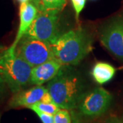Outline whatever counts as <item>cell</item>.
Segmentation results:
<instances>
[{"label":"cell","mask_w":123,"mask_h":123,"mask_svg":"<svg viewBox=\"0 0 123 123\" xmlns=\"http://www.w3.org/2000/svg\"><path fill=\"white\" fill-rule=\"evenodd\" d=\"M47 90L53 103L60 109L77 108L84 94L83 80L70 66L63 65L57 75L47 84Z\"/></svg>","instance_id":"cell-1"},{"label":"cell","mask_w":123,"mask_h":123,"mask_svg":"<svg viewBox=\"0 0 123 123\" xmlns=\"http://www.w3.org/2000/svg\"><path fill=\"white\" fill-rule=\"evenodd\" d=\"M92 43L90 36L84 29L68 31L51 44L54 59L62 65H77L91 51Z\"/></svg>","instance_id":"cell-2"},{"label":"cell","mask_w":123,"mask_h":123,"mask_svg":"<svg viewBox=\"0 0 123 123\" xmlns=\"http://www.w3.org/2000/svg\"><path fill=\"white\" fill-rule=\"evenodd\" d=\"M31 70L32 67L18 56L16 51L8 48L0 55V74L14 94L30 81Z\"/></svg>","instance_id":"cell-3"},{"label":"cell","mask_w":123,"mask_h":123,"mask_svg":"<svg viewBox=\"0 0 123 123\" xmlns=\"http://www.w3.org/2000/svg\"><path fill=\"white\" fill-rule=\"evenodd\" d=\"M58 13L55 12H38L23 37L53 44L60 36Z\"/></svg>","instance_id":"cell-4"},{"label":"cell","mask_w":123,"mask_h":123,"mask_svg":"<svg viewBox=\"0 0 123 123\" xmlns=\"http://www.w3.org/2000/svg\"><path fill=\"white\" fill-rule=\"evenodd\" d=\"M16 53L32 68L54 59L51 43L24 37L17 44Z\"/></svg>","instance_id":"cell-5"},{"label":"cell","mask_w":123,"mask_h":123,"mask_svg":"<svg viewBox=\"0 0 123 123\" xmlns=\"http://www.w3.org/2000/svg\"><path fill=\"white\" fill-rule=\"evenodd\" d=\"M111 100L112 96L110 92L104 88L98 87L84 92L77 108L80 114L86 116H98L107 110Z\"/></svg>","instance_id":"cell-6"},{"label":"cell","mask_w":123,"mask_h":123,"mask_svg":"<svg viewBox=\"0 0 123 123\" xmlns=\"http://www.w3.org/2000/svg\"><path fill=\"white\" fill-rule=\"evenodd\" d=\"M101 41L109 51L123 60V20H116L106 26L101 33Z\"/></svg>","instance_id":"cell-7"},{"label":"cell","mask_w":123,"mask_h":123,"mask_svg":"<svg viewBox=\"0 0 123 123\" xmlns=\"http://www.w3.org/2000/svg\"><path fill=\"white\" fill-rule=\"evenodd\" d=\"M62 66L59 62L53 59L32 68L30 83L36 86H42L53 79Z\"/></svg>","instance_id":"cell-8"},{"label":"cell","mask_w":123,"mask_h":123,"mask_svg":"<svg viewBox=\"0 0 123 123\" xmlns=\"http://www.w3.org/2000/svg\"><path fill=\"white\" fill-rule=\"evenodd\" d=\"M38 12V9L36 8V7L33 4L30 2L21 4L19 9V27L13 43L9 47L10 49L16 51L17 44L20 42V40L22 39L24 34H25V32L29 29L34 20L35 19Z\"/></svg>","instance_id":"cell-9"},{"label":"cell","mask_w":123,"mask_h":123,"mask_svg":"<svg viewBox=\"0 0 123 123\" xmlns=\"http://www.w3.org/2000/svg\"><path fill=\"white\" fill-rule=\"evenodd\" d=\"M47 91V88L43 86H36L27 90H21L15 93L10 102V105L12 107H25L28 108L30 106L42 101Z\"/></svg>","instance_id":"cell-10"},{"label":"cell","mask_w":123,"mask_h":123,"mask_svg":"<svg viewBox=\"0 0 123 123\" xmlns=\"http://www.w3.org/2000/svg\"><path fill=\"white\" fill-rule=\"evenodd\" d=\"M116 70L114 66L105 62H97L92 70V75L98 84L108 82L114 76Z\"/></svg>","instance_id":"cell-11"},{"label":"cell","mask_w":123,"mask_h":123,"mask_svg":"<svg viewBox=\"0 0 123 123\" xmlns=\"http://www.w3.org/2000/svg\"><path fill=\"white\" fill-rule=\"evenodd\" d=\"M38 12H60L64 8L66 0H32Z\"/></svg>","instance_id":"cell-12"},{"label":"cell","mask_w":123,"mask_h":123,"mask_svg":"<svg viewBox=\"0 0 123 123\" xmlns=\"http://www.w3.org/2000/svg\"><path fill=\"white\" fill-rule=\"evenodd\" d=\"M28 108L33 110L34 112L40 111V112L52 115L56 114L60 110V108L53 103H44L41 101L30 106Z\"/></svg>","instance_id":"cell-13"},{"label":"cell","mask_w":123,"mask_h":123,"mask_svg":"<svg viewBox=\"0 0 123 123\" xmlns=\"http://www.w3.org/2000/svg\"><path fill=\"white\" fill-rule=\"evenodd\" d=\"M53 117L54 123H71V117L67 110L60 109Z\"/></svg>","instance_id":"cell-14"},{"label":"cell","mask_w":123,"mask_h":123,"mask_svg":"<svg viewBox=\"0 0 123 123\" xmlns=\"http://www.w3.org/2000/svg\"><path fill=\"white\" fill-rule=\"evenodd\" d=\"M71 2L73 4V8L75 10V15H76V18L78 20L79 17V14L83 10L86 0H71Z\"/></svg>","instance_id":"cell-15"},{"label":"cell","mask_w":123,"mask_h":123,"mask_svg":"<svg viewBox=\"0 0 123 123\" xmlns=\"http://www.w3.org/2000/svg\"><path fill=\"white\" fill-rule=\"evenodd\" d=\"M35 113L38 115V116L41 120L43 123H54L53 115L45 114V113L40 112V111H36Z\"/></svg>","instance_id":"cell-16"},{"label":"cell","mask_w":123,"mask_h":123,"mask_svg":"<svg viewBox=\"0 0 123 123\" xmlns=\"http://www.w3.org/2000/svg\"><path fill=\"white\" fill-rule=\"evenodd\" d=\"M4 82V81L3 78H2V76H1V75L0 74V90H1V87H2V86H3Z\"/></svg>","instance_id":"cell-17"},{"label":"cell","mask_w":123,"mask_h":123,"mask_svg":"<svg viewBox=\"0 0 123 123\" xmlns=\"http://www.w3.org/2000/svg\"><path fill=\"white\" fill-rule=\"evenodd\" d=\"M73 123H83L82 121H81V120H79V119L75 118H74V120H73Z\"/></svg>","instance_id":"cell-18"},{"label":"cell","mask_w":123,"mask_h":123,"mask_svg":"<svg viewBox=\"0 0 123 123\" xmlns=\"http://www.w3.org/2000/svg\"><path fill=\"white\" fill-rule=\"evenodd\" d=\"M30 0H18V1H20L21 2V3H25V2H28Z\"/></svg>","instance_id":"cell-19"}]
</instances>
